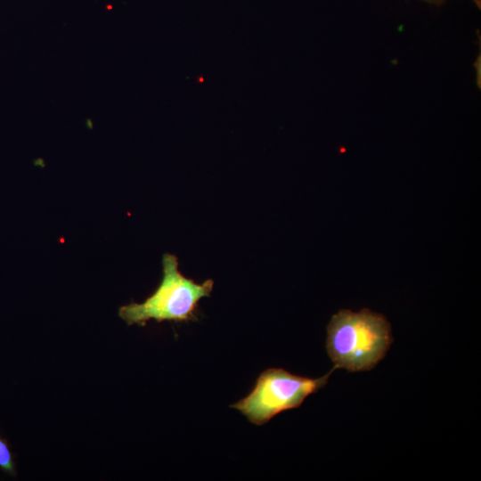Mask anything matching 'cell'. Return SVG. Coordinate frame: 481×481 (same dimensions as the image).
Instances as JSON below:
<instances>
[{"label": "cell", "instance_id": "3", "mask_svg": "<svg viewBox=\"0 0 481 481\" xmlns=\"http://www.w3.org/2000/svg\"><path fill=\"white\" fill-rule=\"evenodd\" d=\"M336 369L317 379L294 375L281 368L261 372L250 393L231 405L251 423L262 426L281 412L298 408L310 395L323 387Z\"/></svg>", "mask_w": 481, "mask_h": 481}, {"label": "cell", "instance_id": "2", "mask_svg": "<svg viewBox=\"0 0 481 481\" xmlns=\"http://www.w3.org/2000/svg\"><path fill=\"white\" fill-rule=\"evenodd\" d=\"M212 279L199 283L184 276L178 268L177 257H162V278L153 293L142 303H130L118 309L119 317L128 325L145 326L150 320L158 322L197 321L200 301L210 296Z\"/></svg>", "mask_w": 481, "mask_h": 481}, {"label": "cell", "instance_id": "4", "mask_svg": "<svg viewBox=\"0 0 481 481\" xmlns=\"http://www.w3.org/2000/svg\"><path fill=\"white\" fill-rule=\"evenodd\" d=\"M0 469L15 476V463L7 442L0 437Z\"/></svg>", "mask_w": 481, "mask_h": 481}, {"label": "cell", "instance_id": "5", "mask_svg": "<svg viewBox=\"0 0 481 481\" xmlns=\"http://www.w3.org/2000/svg\"><path fill=\"white\" fill-rule=\"evenodd\" d=\"M427 3L440 5L444 3L445 0H423ZM480 8V0H472Z\"/></svg>", "mask_w": 481, "mask_h": 481}, {"label": "cell", "instance_id": "1", "mask_svg": "<svg viewBox=\"0 0 481 481\" xmlns=\"http://www.w3.org/2000/svg\"><path fill=\"white\" fill-rule=\"evenodd\" d=\"M393 337L385 316L369 309H343L333 314L327 326L326 349L335 369L365 371L386 355Z\"/></svg>", "mask_w": 481, "mask_h": 481}]
</instances>
